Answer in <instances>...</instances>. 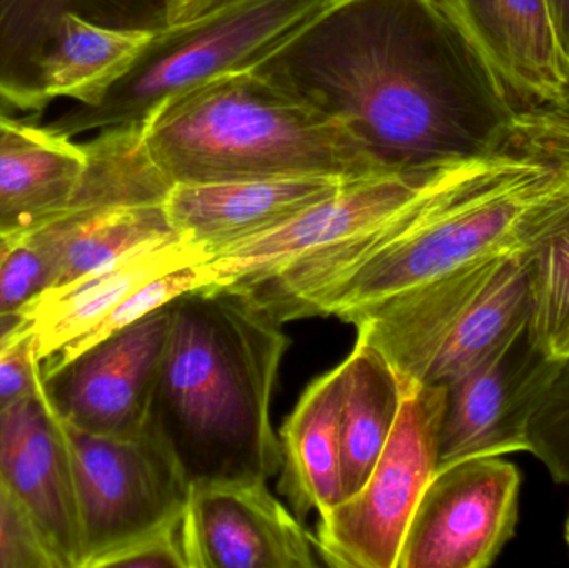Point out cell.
<instances>
[{
    "label": "cell",
    "instance_id": "1",
    "mask_svg": "<svg viewBox=\"0 0 569 568\" xmlns=\"http://www.w3.org/2000/svg\"><path fill=\"white\" fill-rule=\"evenodd\" d=\"M250 70L388 173L507 149L520 112L441 0H327Z\"/></svg>",
    "mask_w": 569,
    "mask_h": 568
},
{
    "label": "cell",
    "instance_id": "2",
    "mask_svg": "<svg viewBox=\"0 0 569 568\" xmlns=\"http://www.w3.org/2000/svg\"><path fill=\"white\" fill-rule=\"evenodd\" d=\"M169 340L146 429L190 487L267 482L282 467L272 399L287 352L282 323L230 287L170 302Z\"/></svg>",
    "mask_w": 569,
    "mask_h": 568
},
{
    "label": "cell",
    "instance_id": "3",
    "mask_svg": "<svg viewBox=\"0 0 569 568\" xmlns=\"http://www.w3.org/2000/svg\"><path fill=\"white\" fill-rule=\"evenodd\" d=\"M568 206L553 169L517 150L448 163L425 187L405 232L317 297L307 317L347 320L413 287L503 262L533 249Z\"/></svg>",
    "mask_w": 569,
    "mask_h": 568
},
{
    "label": "cell",
    "instance_id": "4",
    "mask_svg": "<svg viewBox=\"0 0 569 568\" xmlns=\"http://www.w3.org/2000/svg\"><path fill=\"white\" fill-rule=\"evenodd\" d=\"M153 166L176 183L385 176L340 123L295 102L250 69L212 77L142 123Z\"/></svg>",
    "mask_w": 569,
    "mask_h": 568
},
{
    "label": "cell",
    "instance_id": "5",
    "mask_svg": "<svg viewBox=\"0 0 569 568\" xmlns=\"http://www.w3.org/2000/svg\"><path fill=\"white\" fill-rule=\"evenodd\" d=\"M327 0H219L193 19L162 23L129 72L97 106H77L47 123L73 139L142 123L160 103L212 77L252 69Z\"/></svg>",
    "mask_w": 569,
    "mask_h": 568
},
{
    "label": "cell",
    "instance_id": "6",
    "mask_svg": "<svg viewBox=\"0 0 569 568\" xmlns=\"http://www.w3.org/2000/svg\"><path fill=\"white\" fill-rule=\"evenodd\" d=\"M53 410L69 457L82 568H102L113 554L182 519L192 487L156 434L103 436Z\"/></svg>",
    "mask_w": 569,
    "mask_h": 568
},
{
    "label": "cell",
    "instance_id": "7",
    "mask_svg": "<svg viewBox=\"0 0 569 568\" xmlns=\"http://www.w3.org/2000/svg\"><path fill=\"white\" fill-rule=\"evenodd\" d=\"M447 386L405 390L397 423L367 482L320 514L315 547L335 568H397L425 487L438 469Z\"/></svg>",
    "mask_w": 569,
    "mask_h": 568
},
{
    "label": "cell",
    "instance_id": "8",
    "mask_svg": "<svg viewBox=\"0 0 569 568\" xmlns=\"http://www.w3.org/2000/svg\"><path fill=\"white\" fill-rule=\"evenodd\" d=\"M521 474L498 456L438 467L411 517L397 568H487L515 537Z\"/></svg>",
    "mask_w": 569,
    "mask_h": 568
},
{
    "label": "cell",
    "instance_id": "9",
    "mask_svg": "<svg viewBox=\"0 0 569 568\" xmlns=\"http://www.w3.org/2000/svg\"><path fill=\"white\" fill-rule=\"evenodd\" d=\"M563 362L535 346L527 327L500 352L448 383L438 467L471 457L530 452L531 419Z\"/></svg>",
    "mask_w": 569,
    "mask_h": 568
},
{
    "label": "cell",
    "instance_id": "10",
    "mask_svg": "<svg viewBox=\"0 0 569 568\" xmlns=\"http://www.w3.org/2000/svg\"><path fill=\"white\" fill-rule=\"evenodd\" d=\"M170 322L169 303L80 353L46 380L53 406L69 422L90 432L116 437L142 434Z\"/></svg>",
    "mask_w": 569,
    "mask_h": 568
},
{
    "label": "cell",
    "instance_id": "11",
    "mask_svg": "<svg viewBox=\"0 0 569 568\" xmlns=\"http://www.w3.org/2000/svg\"><path fill=\"white\" fill-rule=\"evenodd\" d=\"M189 568L317 567L315 537L267 482L200 484L182 520Z\"/></svg>",
    "mask_w": 569,
    "mask_h": 568
},
{
    "label": "cell",
    "instance_id": "12",
    "mask_svg": "<svg viewBox=\"0 0 569 568\" xmlns=\"http://www.w3.org/2000/svg\"><path fill=\"white\" fill-rule=\"evenodd\" d=\"M0 476L29 510L62 568H82L66 444L46 380L0 409Z\"/></svg>",
    "mask_w": 569,
    "mask_h": 568
},
{
    "label": "cell",
    "instance_id": "13",
    "mask_svg": "<svg viewBox=\"0 0 569 568\" xmlns=\"http://www.w3.org/2000/svg\"><path fill=\"white\" fill-rule=\"evenodd\" d=\"M438 169L385 173L345 183L337 193L283 226L237 243L209 260L220 287L259 279L284 263L351 239L403 209Z\"/></svg>",
    "mask_w": 569,
    "mask_h": 568
},
{
    "label": "cell",
    "instance_id": "14",
    "mask_svg": "<svg viewBox=\"0 0 569 568\" xmlns=\"http://www.w3.org/2000/svg\"><path fill=\"white\" fill-rule=\"evenodd\" d=\"M518 109L557 102L569 89V57L548 0H441Z\"/></svg>",
    "mask_w": 569,
    "mask_h": 568
},
{
    "label": "cell",
    "instance_id": "15",
    "mask_svg": "<svg viewBox=\"0 0 569 568\" xmlns=\"http://www.w3.org/2000/svg\"><path fill=\"white\" fill-rule=\"evenodd\" d=\"M330 177L176 183L166 199L170 226L207 259L283 226L345 186Z\"/></svg>",
    "mask_w": 569,
    "mask_h": 568
},
{
    "label": "cell",
    "instance_id": "16",
    "mask_svg": "<svg viewBox=\"0 0 569 568\" xmlns=\"http://www.w3.org/2000/svg\"><path fill=\"white\" fill-rule=\"evenodd\" d=\"M207 260L199 247L182 237L143 247L77 282L40 293L19 310L20 327L32 337L37 360L43 362L82 339L150 280Z\"/></svg>",
    "mask_w": 569,
    "mask_h": 568
},
{
    "label": "cell",
    "instance_id": "17",
    "mask_svg": "<svg viewBox=\"0 0 569 568\" xmlns=\"http://www.w3.org/2000/svg\"><path fill=\"white\" fill-rule=\"evenodd\" d=\"M87 162L83 143L22 123L0 146V233L23 236L66 216Z\"/></svg>",
    "mask_w": 569,
    "mask_h": 568
},
{
    "label": "cell",
    "instance_id": "18",
    "mask_svg": "<svg viewBox=\"0 0 569 568\" xmlns=\"http://www.w3.org/2000/svg\"><path fill=\"white\" fill-rule=\"evenodd\" d=\"M26 236L49 257L52 289L77 282L143 247L180 237L170 226L166 200L72 210Z\"/></svg>",
    "mask_w": 569,
    "mask_h": 568
},
{
    "label": "cell",
    "instance_id": "19",
    "mask_svg": "<svg viewBox=\"0 0 569 568\" xmlns=\"http://www.w3.org/2000/svg\"><path fill=\"white\" fill-rule=\"evenodd\" d=\"M341 369L335 367L305 390L280 430V492L295 516H318L343 500L341 482Z\"/></svg>",
    "mask_w": 569,
    "mask_h": 568
},
{
    "label": "cell",
    "instance_id": "20",
    "mask_svg": "<svg viewBox=\"0 0 569 568\" xmlns=\"http://www.w3.org/2000/svg\"><path fill=\"white\" fill-rule=\"evenodd\" d=\"M530 250L510 257L461 313L421 386H448L513 342L531 316Z\"/></svg>",
    "mask_w": 569,
    "mask_h": 568
},
{
    "label": "cell",
    "instance_id": "21",
    "mask_svg": "<svg viewBox=\"0 0 569 568\" xmlns=\"http://www.w3.org/2000/svg\"><path fill=\"white\" fill-rule=\"evenodd\" d=\"M341 369V482L343 500L367 482L397 423L405 387L387 359L358 342Z\"/></svg>",
    "mask_w": 569,
    "mask_h": 568
},
{
    "label": "cell",
    "instance_id": "22",
    "mask_svg": "<svg viewBox=\"0 0 569 568\" xmlns=\"http://www.w3.org/2000/svg\"><path fill=\"white\" fill-rule=\"evenodd\" d=\"M152 36V27L107 26L67 13L56 47L43 63L47 102L69 99L86 107L102 102Z\"/></svg>",
    "mask_w": 569,
    "mask_h": 568
},
{
    "label": "cell",
    "instance_id": "23",
    "mask_svg": "<svg viewBox=\"0 0 569 568\" xmlns=\"http://www.w3.org/2000/svg\"><path fill=\"white\" fill-rule=\"evenodd\" d=\"M116 0H0V102L42 112L43 63L67 13L113 26ZM119 27V26H117Z\"/></svg>",
    "mask_w": 569,
    "mask_h": 568
},
{
    "label": "cell",
    "instance_id": "24",
    "mask_svg": "<svg viewBox=\"0 0 569 568\" xmlns=\"http://www.w3.org/2000/svg\"><path fill=\"white\" fill-rule=\"evenodd\" d=\"M531 316L535 346L565 359L569 339V206L530 252Z\"/></svg>",
    "mask_w": 569,
    "mask_h": 568
},
{
    "label": "cell",
    "instance_id": "25",
    "mask_svg": "<svg viewBox=\"0 0 569 568\" xmlns=\"http://www.w3.org/2000/svg\"><path fill=\"white\" fill-rule=\"evenodd\" d=\"M209 287H220L216 272L210 269L209 260L190 263V266L182 267V269L163 273V276L150 280L146 286L137 289L136 292L130 293L112 312L107 313L82 339L63 347L62 350L43 360V380L52 379L56 373H59L63 367L69 366L80 353L102 342L107 337L139 322L143 317L169 306L172 300L179 299L186 293L193 292V290L209 289Z\"/></svg>",
    "mask_w": 569,
    "mask_h": 568
},
{
    "label": "cell",
    "instance_id": "26",
    "mask_svg": "<svg viewBox=\"0 0 569 568\" xmlns=\"http://www.w3.org/2000/svg\"><path fill=\"white\" fill-rule=\"evenodd\" d=\"M507 149L548 163L569 192V92L557 102L520 110Z\"/></svg>",
    "mask_w": 569,
    "mask_h": 568
},
{
    "label": "cell",
    "instance_id": "27",
    "mask_svg": "<svg viewBox=\"0 0 569 568\" xmlns=\"http://www.w3.org/2000/svg\"><path fill=\"white\" fill-rule=\"evenodd\" d=\"M530 454L543 462L555 482L569 486V357L528 429Z\"/></svg>",
    "mask_w": 569,
    "mask_h": 568
},
{
    "label": "cell",
    "instance_id": "28",
    "mask_svg": "<svg viewBox=\"0 0 569 568\" xmlns=\"http://www.w3.org/2000/svg\"><path fill=\"white\" fill-rule=\"evenodd\" d=\"M0 568H62L29 510L0 476Z\"/></svg>",
    "mask_w": 569,
    "mask_h": 568
},
{
    "label": "cell",
    "instance_id": "29",
    "mask_svg": "<svg viewBox=\"0 0 569 568\" xmlns=\"http://www.w3.org/2000/svg\"><path fill=\"white\" fill-rule=\"evenodd\" d=\"M53 287V267L32 237L19 236L0 263V319L19 313L26 303Z\"/></svg>",
    "mask_w": 569,
    "mask_h": 568
},
{
    "label": "cell",
    "instance_id": "30",
    "mask_svg": "<svg viewBox=\"0 0 569 568\" xmlns=\"http://www.w3.org/2000/svg\"><path fill=\"white\" fill-rule=\"evenodd\" d=\"M42 377V362L33 352L32 337L20 327L19 313L0 332V409L32 392Z\"/></svg>",
    "mask_w": 569,
    "mask_h": 568
},
{
    "label": "cell",
    "instance_id": "31",
    "mask_svg": "<svg viewBox=\"0 0 569 568\" xmlns=\"http://www.w3.org/2000/svg\"><path fill=\"white\" fill-rule=\"evenodd\" d=\"M182 520L183 517L172 526L113 554L103 562L102 568H189Z\"/></svg>",
    "mask_w": 569,
    "mask_h": 568
},
{
    "label": "cell",
    "instance_id": "32",
    "mask_svg": "<svg viewBox=\"0 0 569 568\" xmlns=\"http://www.w3.org/2000/svg\"><path fill=\"white\" fill-rule=\"evenodd\" d=\"M219 0H163V23L193 19L216 6Z\"/></svg>",
    "mask_w": 569,
    "mask_h": 568
},
{
    "label": "cell",
    "instance_id": "33",
    "mask_svg": "<svg viewBox=\"0 0 569 568\" xmlns=\"http://www.w3.org/2000/svg\"><path fill=\"white\" fill-rule=\"evenodd\" d=\"M548 2H550L561 46L569 57V0H548Z\"/></svg>",
    "mask_w": 569,
    "mask_h": 568
},
{
    "label": "cell",
    "instance_id": "34",
    "mask_svg": "<svg viewBox=\"0 0 569 568\" xmlns=\"http://www.w3.org/2000/svg\"><path fill=\"white\" fill-rule=\"evenodd\" d=\"M22 123L0 110V146L7 142L22 127Z\"/></svg>",
    "mask_w": 569,
    "mask_h": 568
},
{
    "label": "cell",
    "instance_id": "35",
    "mask_svg": "<svg viewBox=\"0 0 569 568\" xmlns=\"http://www.w3.org/2000/svg\"><path fill=\"white\" fill-rule=\"evenodd\" d=\"M13 240H16V237L6 236V233H0V263H2V260L6 259L7 253H9Z\"/></svg>",
    "mask_w": 569,
    "mask_h": 568
},
{
    "label": "cell",
    "instance_id": "36",
    "mask_svg": "<svg viewBox=\"0 0 569 568\" xmlns=\"http://www.w3.org/2000/svg\"><path fill=\"white\" fill-rule=\"evenodd\" d=\"M17 316L12 317H2L0 319V332H3V330L9 329L10 326H12L13 322H16Z\"/></svg>",
    "mask_w": 569,
    "mask_h": 568
},
{
    "label": "cell",
    "instance_id": "37",
    "mask_svg": "<svg viewBox=\"0 0 569 568\" xmlns=\"http://www.w3.org/2000/svg\"><path fill=\"white\" fill-rule=\"evenodd\" d=\"M565 539H567L568 549H569V514L567 519V526H565Z\"/></svg>",
    "mask_w": 569,
    "mask_h": 568
},
{
    "label": "cell",
    "instance_id": "38",
    "mask_svg": "<svg viewBox=\"0 0 569 568\" xmlns=\"http://www.w3.org/2000/svg\"><path fill=\"white\" fill-rule=\"evenodd\" d=\"M568 357H569V339L567 342V347H565V359H568Z\"/></svg>",
    "mask_w": 569,
    "mask_h": 568
},
{
    "label": "cell",
    "instance_id": "39",
    "mask_svg": "<svg viewBox=\"0 0 569 568\" xmlns=\"http://www.w3.org/2000/svg\"><path fill=\"white\" fill-rule=\"evenodd\" d=\"M568 92H569V89H568Z\"/></svg>",
    "mask_w": 569,
    "mask_h": 568
}]
</instances>
